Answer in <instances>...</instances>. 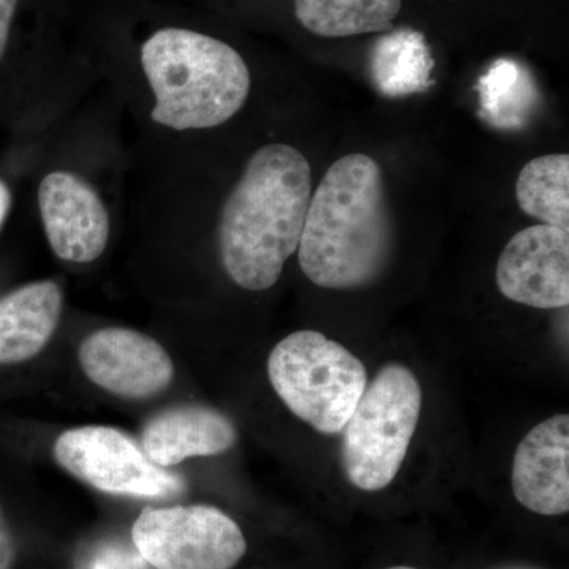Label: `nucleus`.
<instances>
[{
	"label": "nucleus",
	"mask_w": 569,
	"mask_h": 569,
	"mask_svg": "<svg viewBox=\"0 0 569 569\" xmlns=\"http://www.w3.org/2000/svg\"><path fill=\"white\" fill-rule=\"evenodd\" d=\"M395 227L380 164L350 153L329 167L310 198L298 257L302 272L326 290H358L387 271Z\"/></svg>",
	"instance_id": "f257e3e1"
},
{
	"label": "nucleus",
	"mask_w": 569,
	"mask_h": 569,
	"mask_svg": "<svg viewBox=\"0 0 569 569\" xmlns=\"http://www.w3.org/2000/svg\"><path fill=\"white\" fill-rule=\"evenodd\" d=\"M310 198L312 170L293 146L268 144L250 157L219 220L220 258L238 287H274L298 252Z\"/></svg>",
	"instance_id": "f03ea898"
},
{
	"label": "nucleus",
	"mask_w": 569,
	"mask_h": 569,
	"mask_svg": "<svg viewBox=\"0 0 569 569\" xmlns=\"http://www.w3.org/2000/svg\"><path fill=\"white\" fill-rule=\"evenodd\" d=\"M141 66L168 129H212L234 118L249 97L250 70L230 44L183 28L159 29L142 43Z\"/></svg>",
	"instance_id": "7ed1b4c3"
},
{
	"label": "nucleus",
	"mask_w": 569,
	"mask_h": 569,
	"mask_svg": "<svg viewBox=\"0 0 569 569\" xmlns=\"http://www.w3.org/2000/svg\"><path fill=\"white\" fill-rule=\"evenodd\" d=\"M421 411L422 388L417 376L399 362L381 367L340 432V462L353 488L378 492L395 481Z\"/></svg>",
	"instance_id": "20e7f679"
},
{
	"label": "nucleus",
	"mask_w": 569,
	"mask_h": 569,
	"mask_svg": "<svg viewBox=\"0 0 569 569\" xmlns=\"http://www.w3.org/2000/svg\"><path fill=\"white\" fill-rule=\"evenodd\" d=\"M268 376L284 407L323 436L342 432L369 383L361 359L312 329L272 348Z\"/></svg>",
	"instance_id": "39448f33"
},
{
	"label": "nucleus",
	"mask_w": 569,
	"mask_h": 569,
	"mask_svg": "<svg viewBox=\"0 0 569 569\" xmlns=\"http://www.w3.org/2000/svg\"><path fill=\"white\" fill-rule=\"evenodd\" d=\"M132 539L156 569H233L247 552L241 527L209 505L146 508Z\"/></svg>",
	"instance_id": "423d86ee"
},
{
	"label": "nucleus",
	"mask_w": 569,
	"mask_h": 569,
	"mask_svg": "<svg viewBox=\"0 0 569 569\" xmlns=\"http://www.w3.org/2000/svg\"><path fill=\"white\" fill-rule=\"evenodd\" d=\"M54 458L74 478L111 496L168 498L186 489L181 477L153 463L132 437L114 427L66 430L56 440Z\"/></svg>",
	"instance_id": "0eeeda50"
},
{
	"label": "nucleus",
	"mask_w": 569,
	"mask_h": 569,
	"mask_svg": "<svg viewBox=\"0 0 569 569\" xmlns=\"http://www.w3.org/2000/svg\"><path fill=\"white\" fill-rule=\"evenodd\" d=\"M498 291L533 309L569 305V231L535 224L509 239L498 258Z\"/></svg>",
	"instance_id": "6e6552de"
},
{
	"label": "nucleus",
	"mask_w": 569,
	"mask_h": 569,
	"mask_svg": "<svg viewBox=\"0 0 569 569\" xmlns=\"http://www.w3.org/2000/svg\"><path fill=\"white\" fill-rule=\"evenodd\" d=\"M82 370L111 395L146 399L162 392L174 376L173 361L157 340L126 328H107L86 337Z\"/></svg>",
	"instance_id": "1a4fd4ad"
},
{
	"label": "nucleus",
	"mask_w": 569,
	"mask_h": 569,
	"mask_svg": "<svg viewBox=\"0 0 569 569\" xmlns=\"http://www.w3.org/2000/svg\"><path fill=\"white\" fill-rule=\"evenodd\" d=\"M44 233L56 257L71 263H92L110 239V216L96 189L69 171L44 176L39 187Z\"/></svg>",
	"instance_id": "9d476101"
},
{
	"label": "nucleus",
	"mask_w": 569,
	"mask_h": 569,
	"mask_svg": "<svg viewBox=\"0 0 569 569\" xmlns=\"http://www.w3.org/2000/svg\"><path fill=\"white\" fill-rule=\"evenodd\" d=\"M512 496L541 516L569 511V417L539 422L520 440L511 466Z\"/></svg>",
	"instance_id": "9b49d317"
},
{
	"label": "nucleus",
	"mask_w": 569,
	"mask_h": 569,
	"mask_svg": "<svg viewBox=\"0 0 569 569\" xmlns=\"http://www.w3.org/2000/svg\"><path fill=\"white\" fill-rule=\"evenodd\" d=\"M238 438L230 418L208 407L164 410L146 422L140 447L159 467L178 466L190 458H209L233 448Z\"/></svg>",
	"instance_id": "f8f14e48"
},
{
	"label": "nucleus",
	"mask_w": 569,
	"mask_h": 569,
	"mask_svg": "<svg viewBox=\"0 0 569 569\" xmlns=\"http://www.w3.org/2000/svg\"><path fill=\"white\" fill-rule=\"evenodd\" d=\"M62 305L61 287L51 280L26 284L0 299V365L39 355L58 328Z\"/></svg>",
	"instance_id": "ddd939ff"
},
{
	"label": "nucleus",
	"mask_w": 569,
	"mask_h": 569,
	"mask_svg": "<svg viewBox=\"0 0 569 569\" xmlns=\"http://www.w3.org/2000/svg\"><path fill=\"white\" fill-rule=\"evenodd\" d=\"M370 74L378 91L389 99L413 96L432 88V51L415 29L385 33L370 52Z\"/></svg>",
	"instance_id": "4468645a"
},
{
	"label": "nucleus",
	"mask_w": 569,
	"mask_h": 569,
	"mask_svg": "<svg viewBox=\"0 0 569 569\" xmlns=\"http://www.w3.org/2000/svg\"><path fill=\"white\" fill-rule=\"evenodd\" d=\"M402 0H295V14L307 31L326 39L388 32Z\"/></svg>",
	"instance_id": "2eb2a0df"
},
{
	"label": "nucleus",
	"mask_w": 569,
	"mask_h": 569,
	"mask_svg": "<svg viewBox=\"0 0 569 569\" xmlns=\"http://www.w3.org/2000/svg\"><path fill=\"white\" fill-rule=\"evenodd\" d=\"M481 116L501 130L522 129L538 103L537 82L511 59H498L478 80Z\"/></svg>",
	"instance_id": "dca6fc26"
},
{
	"label": "nucleus",
	"mask_w": 569,
	"mask_h": 569,
	"mask_svg": "<svg viewBox=\"0 0 569 569\" xmlns=\"http://www.w3.org/2000/svg\"><path fill=\"white\" fill-rule=\"evenodd\" d=\"M520 211L542 224L569 231V156L550 153L530 160L519 173Z\"/></svg>",
	"instance_id": "f3484780"
},
{
	"label": "nucleus",
	"mask_w": 569,
	"mask_h": 569,
	"mask_svg": "<svg viewBox=\"0 0 569 569\" xmlns=\"http://www.w3.org/2000/svg\"><path fill=\"white\" fill-rule=\"evenodd\" d=\"M20 0H0V61L6 56L7 48L13 28L14 17H17Z\"/></svg>",
	"instance_id": "a211bd4d"
},
{
	"label": "nucleus",
	"mask_w": 569,
	"mask_h": 569,
	"mask_svg": "<svg viewBox=\"0 0 569 569\" xmlns=\"http://www.w3.org/2000/svg\"><path fill=\"white\" fill-rule=\"evenodd\" d=\"M14 548L13 535L7 522L6 515H3L2 505H0V569H10L14 561Z\"/></svg>",
	"instance_id": "6ab92c4d"
},
{
	"label": "nucleus",
	"mask_w": 569,
	"mask_h": 569,
	"mask_svg": "<svg viewBox=\"0 0 569 569\" xmlns=\"http://www.w3.org/2000/svg\"><path fill=\"white\" fill-rule=\"evenodd\" d=\"M11 193L9 187L3 181H0V228L6 222L7 213L10 211Z\"/></svg>",
	"instance_id": "aec40b11"
},
{
	"label": "nucleus",
	"mask_w": 569,
	"mask_h": 569,
	"mask_svg": "<svg viewBox=\"0 0 569 569\" xmlns=\"http://www.w3.org/2000/svg\"><path fill=\"white\" fill-rule=\"evenodd\" d=\"M385 569H418L413 567H391V568H385Z\"/></svg>",
	"instance_id": "412c9836"
},
{
	"label": "nucleus",
	"mask_w": 569,
	"mask_h": 569,
	"mask_svg": "<svg viewBox=\"0 0 569 569\" xmlns=\"http://www.w3.org/2000/svg\"><path fill=\"white\" fill-rule=\"evenodd\" d=\"M511 569H531V568H511Z\"/></svg>",
	"instance_id": "4be33fe9"
}]
</instances>
